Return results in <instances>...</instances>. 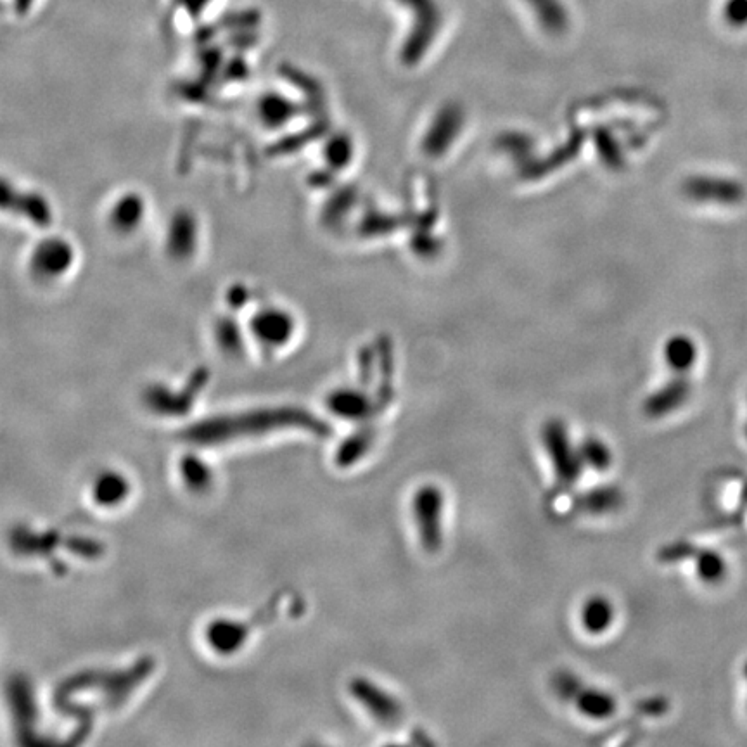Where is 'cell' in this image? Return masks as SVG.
Returning <instances> with one entry per match:
<instances>
[{
    "label": "cell",
    "instance_id": "obj_3",
    "mask_svg": "<svg viewBox=\"0 0 747 747\" xmlns=\"http://www.w3.org/2000/svg\"><path fill=\"white\" fill-rule=\"evenodd\" d=\"M412 516L422 549L436 554L443 545V511L445 493L436 485H424L412 498Z\"/></svg>",
    "mask_w": 747,
    "mask_h": 747
},
{
    "label": "cell",
    "instance_id": "obj_4",
    "mask_svg": "<svg viewBox=\"0 0 747 747\" xmlns=\"http://www.w3.org/2000/svg\"><path fill=\"white\" fill-rule=\"evenodd\" d=\"M350 696L367 711V715L383 728L400 727L405 718L403 704L391 692L371 682L369 678L357 677L350 682Z\"/></svg>",
    "mask_w": 747,
    "mask_h": 747
},
{
    "label": "cell",
    "instance_id": "obj_6",
    "mask_svg": "<svg viewBox=\"0 0 747 747\" xmlns=\"http://www.w3.org/2000/svg\"><path fill=\"white\" fill-rule=\"evenodd\" d=\"M248 329L258 343L277 348L288 341L293 326L288 315L279 308L263 307L251 315Z\"/></svg>",
    "mask_w": 747,
    "mask_h": 747
},
{
    "label": "cell",
    "instance_id": "obj_14",
    "mask_svg": "<svg viewBox=\"0 0 747 747\" xmlns=\"http://www.w3.org/2000/svg\"><path fill=\"white\" fill-rule=\"evenodd\" d=\"M528 4L538 18L550 26V30H556V26H561L566 21L561 0H528Z\"/></svg>",
    "mask_w": 747,
    "mask_h": 747
},
{
    "label": "cell",
    "instance_id": "obj_5",
    "mask_svg": "<svg viewBox=\"0 0 747 747\" xmlns=\"http://www.w3.org/2000/svg\"><path fill=\"white\" fill-rule=\"evenodd\" d=\"M146 215V199L141 192H123L111 201L106 213V224L118 236H132L137 230H141L146 222Z\"/></svg>",
    "mask_w": 747,
    "mask_h": 747
},
{
    "label": "cell",
    "instance_id": "obj_1",
    "mask_svg": "<svg viewBox=\"0 0 747 747\" xmlns=\"http://www.w3.org/2000/svg\"><path fill=\"white\" fill-rule=\"evenodd\" d=\"M77 262V251L70 239L59 236H45L33 244L26 260L28 272L35 281L52 284L70 274Z\"/></svg>",
    "mask_w": 747,
    "mask_h": 747
},
{
    "label": "cell",
    "instance_id": "obj_2",
    "mask_svg": "<svg viewBox=\"0 0 747 747\" xmlns=\"http://www.w3.org/2000/svg\"><path fill=\"white\" fill-rule=\"evenodd\" d=\"M542 441L545 454L549 457L556 483L562 490H569L583 473L580 450L573 445L568 428L559 419L545 422L542 428Z\"/></svg>",
    "mask_w": 747,
    "mask_h": 747
},
{
    "label": "cell",
    "instance_id": "obj_13",
    "mask_svg": "<svg viewBox=\"0 0 747 747\" xmlns=\"http://www.w3.org/2000/svg\"><path fill=\"white\" fill-rule=\"evenodd\" d=\"M696 358V345H694V341H690L685 336L671 339L666 346V360L675 371H689L690 367H694V364H696Z\"/></svg>",
    "mask_w": 747,
    "mask_h": 747
},
{
    "label": "cell",
    "instance_id": "obj_10",
    "mask_svg": "<svg viewBox=\"0 0 747 747\" xmlns=\"http://www.w3.org/2000/svg\"><path fill=\"white\" fill-rule=\"evenodd\" d=\"M580 618L585 632L592 633V635H601V633L607 632L611 628V625H613V602L606 599V597H602V595L590 597L583 604Z\"/></svg>",
    "mask_w": 747,
    "mask_h": 747
},
{
    "label": "cell",
    "instance_id": "obj_12",
    "mask_svg": "<svg viewBox=\"0 0 747 747\" xmlns=\"http://www.w3.org/2000/svg\"><path fill=\"white\" fill-rule=\"evenodd\" d=\"M618 504H620V493L614 488L590 490L576 500L578 511L587 512V514H602V512L611 511Z\"/></svg>",
    "mask_w": 747,
    "mask_h": 747
},
{
    "label": "cell",
    "instance_id": "obj_11",
    "mask_svg": "<svg viewBox=\"0 0 747 747\" xmlns=\"http://www.w3.org/2000/svg\"><path fill=\"white\" fill-rule=\"evenodd\" d=\"M578 450H580L583 466L590 467L594 471L604 473L607 467H611V464H613L611 448L607 447L606 443L597 436H587L578 445Z\"/></svg>",
    "mask_w": 747,
    "mask_h": 747
},
{
    "label": "cell",
    "instance_id": "obj_7",
    "mask_svg": "<svg viewBox=\"0 0 747 747\" xmlns=\"http://www.w3.org/2000/svg\"><path fill=\"white\" fill-rule=\"evenodd\" d=\"M327 407L339 419L353 422L369 421L377 412L376 403L357 390L334 391L327 400Z\"/></svg>",
    "mask_w": 747,
    "mask_h": 747
},
{
    "label": "cell",
    "instance_id": "obj_8",
    "mask_svg": "<svg viewBox=\"0 0 747 747\" xmlns=\"http://www.w3.org/2000/svg\"><path fill=\"white\" fill-rule=\"evenodd\" d=\"M573 701H575L576 709L580 711L581 715L590 718V720H607L618 709L614 697L601 689L581 687Z\"/></svg>",
    "mask_w": 747,
    "mask_h": 747
},
{
    "label": "cell",
    "instance_id": "obj_9",
    "mask_svg": "<svg viewBox=\"0 0 747 747\" xmlns=\"http://www.w3.org/2000/svg\"><path fill=\"white\" fill-rule=\"evenodd\" d=\"M377 429L371 424H367L362 429L355 431L353 435L348 436L336 452V464L339 467H352L357 464L358 460L364 459L369 454V450L376 443Z\"/></svg>",
    "mask_w": 747,
    "mask_h": 747
},
{
    "label": "cell",
    "instance_id": "obj_17",
    "mask_svg": "<svg viewBox=\"0 0 747 747\" xmlns=\"http://www.w3.org/2000/svg\"><path fill=\"white\" fill-rule=\"evenodd\" d=\"M699 569L706 580H716L718 576H722L725 566H723L722 557L718 559L713 554H706L703 561L699 562Z\"/></svg>",
    "mask_w": 747,
    "mask_h": 747
},
{
    "label": "cell",
    "instance_id": "obj_16",
    "mask_svg": "<svg viewBox=\"0 0 747 747\" xmlns=\"http://www.w3.org/2000/svg\"><path fill=\"white\" fill-rule=\"evenodd\" d=\"M581 687H583V685H581L578 677H575V675L569 673V671H561V673H557L556 678H554V690H556L557 696H561L562 699H575V696L578 694V690H580Z\"/></svg>",
    "mask_w": 747,
    "mask_h": 747
},
{
    "label": "cell",
    "instance_id": "obj_15",
    "mask_svg": "<svg viewBox=\"0 0 747 747\" xmlns=\"http://www.w3.org/2000/svg\"><path fill=\"white\" fill-rule=\"evenodd\" d=\"M125 485H123L122 479L118 478V476H108V478L103 479L99 483V486H97L96 497L101 502H106V504H115L116 500H120L123 492L127 490V486Z\"/></svg>",
    "mask_w": 747,
    "mask_h": 747
}]
</instances>
